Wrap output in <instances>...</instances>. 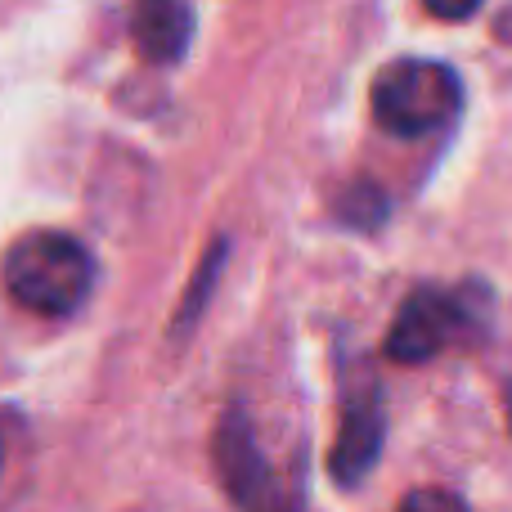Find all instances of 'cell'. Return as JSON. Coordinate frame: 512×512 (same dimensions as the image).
<instances>
[{"label": "cell", "instance_id": "obj_1", "mask_svg": "<svg viewBox=\"0 0 512 512\" xmlns=\"http://www.w3.org/2000/svg\"><path fill=\"white\" fill-rule=\"evenodd\" d=\"M0 283L32 315H72L95 288V261L72 234L32 230L5 248Z\"/></svg>", "mask_w": 512, "mask_h": 512}, {"label": "cell", "instance_id": "obj_2", "mask_svg": "<svg viewBox=\"0 0 512 512\" xmlns=\"http://www.w3.org/2000/svg\"><path fill=\"white\" fill-rule=\"evenodd\" d=\"M369 108L382 131L418 140V135L441 131L450 117H459L463 81L459 72L436 59H396L373 77Z\"/></svg>", "mask_w": 512, "mask_h": 512}, {"label": "cell", "instance_id": "obj_3", "mask_svg": "<svg viewBox=\"0 0 512 512\" xmlns=\"http://www.w3.org/2000/svg\"><path fill=\"white\" fill-rule=\"evenodd\" d=\"M477 310H486V297L468 301V288L463 292L423 288L396 310L382 351L396 364H427L477 328Z\"/></svg>", "mask_w": 512, "mask_h": 512}, {"label": "cell", "instance_id": "obj_4", "mask_svg": "<svg viewBox=\"0 0 512 512\" xmlns=\"http://www.w3.org/2000/svg\"><path fill=\"white\" fill-rule=\"evenodd\" d=\"M387 441V409H382V387L373 378H360L346 391L342 418H337V441L328 454V472L342 490H355L382 459Z\"/></svg>", "mask_w": 512, "mask_h": 512}, {"label": "cell", "instance_id": "obj_5", "mask_svg": "<svg viewBox=\"0 0 512 512\" xmlns=\"http://www.w3.org/2000/svg\"><path fill=\"white\" fill-rule=\"evenodd\" d=\"M212 463H216V477H221L225 495H230L234 504H243V508L279 504L274 477H270V468H265V454H261V445H256V432L243 409H230V414L216 423Z\"/></svg>", "mask_w": 512, "mask_h": 512}, {"label": "cell", "instance_id": "obj_6", "mask_svg": "<svg viewBox=\"0 0 512 512\" xmlns=\"http://www.w3.org/2000/svg\"><path fill=\"white\" fill-rule=\"evenodd\" d=\"M131 41L144 63L171 68L194 41V9L185 0H140L131 9Z\"/></svg>", "mask_w": 512, "mask_h": 512}, {"label": "cell", "instance_id": "obj_7", "mask_svg": "<svg viewBox=\"0 0 512 512\" xmlns=\"http://www.w3.org/2000/svg\"><path fill=\"white\" fill-rule=\"evenodd\" d=\"M221 265H225V243H216V248H212V252H207V256H203V265H198L194 283H189L185 301H180V315H176V319H171V333H176V337H185V328H194V319H198V315H203L207 297H212L216 279H221Z\"/></svg>", "mask_w": 512, "mask_h": 512}, {"label": "cell", "instance_id": "obj_8", "mask_svg": "<svg viewBox=\"0 0 512 512\" xmlns=\"http://www.w3.org/2000/svg\"><path fill=\"white\" fill-rule=\"evenodd\" d=\"M337 216H342L351 230H378L382 216H387V198H382L378 185L355 180V185H346V194L337 198Z\"/></svg>", "mask_w": 512, "mask_h": 512}, {"label": "cell", "instance_id": "obj_9", "mask_svg": "<svg viewBox=\"0 0 512 512\" xmlns=\"http://www.w3.org/2000/svg\"><path fill=\"white\" fill-rule=\"evenodd\" d=\"M481 5H486V0H423L427 14L445 18V23H463V18H472Z\"/></svg>", "mask_w": 512, "mask_h": 512}, {"label": "cell", "instance_id": "obj_10", "mask_svg": "<svg viewBox=\"0 0 512 512\" xmlns=\"http://www.w3.org/2000/svg\"><path fill=\"white\" fill-rule=\"evenodd\" d=\"M405 508H463V499L450 490H414L405 495Z\"/></svg>", "mask_w": 512, "mask_h": 512}, {"label": "cell", "instance_id": "obj_11", "mask_svg": "<svg viewBox=\"0 0 512 512\" xmlns=\"http://www.w3.org/2000/svg\"><path fill=\"white\" fill-rule=\"evenodd\" d=\"M508 423H512V387H508Z\"/></svg>", "mask_w": 512, "mask_h": 512}]
</instances>
